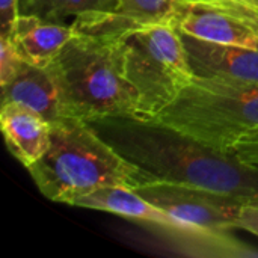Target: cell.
Segmentation results:
<instances>
[{
	"label": "cell",
	"mask_w": 258,
	"mask_h": 258,
	"mask_svg": "<svg viewBox=\"0 0 258 258\" xmlns=\"http://www.w3.org/2000/svg\"><path fill=\"white\" fill-rule=\"evenodd\" d=\"M150 183H172L258 200V165L212 148L156 119L107 116L88 121Z\"/></svg>",
	"instance_id": "1"
},
{
	"label": "cell",
	"mask_w": 258,
	"mask_h": 258,
	"mask_svg": "<svg viewBox=\"0 0 258 258\" xmlns=\"http://www.w3.org/2000/svg\"><path fill=\"white\" fill-rule=\"evenodd\" d=\"M27 171L45 198L68 206L101 187L138 189L148 184L141 169L103 139L91 122L70 116L51 122L50 148Z\"/></svg>",
	"instance_id": "2"
},
{
	"label": "cell",
	"mask_w": 258,
	"mask_h": 258,
	"mask_svg": "<svg viewBox=\"0 0 258 258\" xmlns=\"http://www.w3.org/2000/svg\"><path fill=\"white\" fill-rule=\"evenodd\" d=\"M47 68L60 92L62 116L138 118V92L125 77L121 39L77 32Z\"/></svg>",
	"instance_id": "3"
},
{
	"label": "cell",
	"mask_w": 258,
	"mask_h": 258,
	"mask_svg": "<svg viewBox=\"0 0 258 258\" xmlns=\"http://www.w3.org/2000/svg\"><path fill=\"white\" fill-rule=\"evenodd\" d=\"M154 119L212 148L231 151L258 128V85L195 76Z\"/></svg>",
	"instance_id": "4"
},
{
	"label": "cell",
	"mask_w": 258,
	"mask_h": 258,
	"mask_svg": "<svg viewBox=\"0 0 258 258\" xmlns=\"http://www.w3.org/2000/svg\"><path fill=\"white\" fill-rule=\"evenodd\" d=\"M125 77L138 92V118H157L195 77L174 24L135 30L121 38Z\"/></svg>",
	"instance_id": "5"
},
{
	"label": "cell",
	"mask_w": 258,
	"mask_h": 258,
	"mask_svg": "<svg viewBox=\"0 0 258 258\" xmlns=\"http://www.w3.org/2000/svg\"><path fill=\"white\" fill-rule=\"evenodd\" d=\"M135 190L175 219L186 236L228 245L231 239L227 233L237 228L246 203L230 195L172 183H150Z\"/></svg>",
	"instance_id": "6"
},
{
	"label": "cell",
	"mask_w": 258,
	"mask_h": 258,
	"mask_svg": "<svg viewBox=\"0 0 258 258\" xmlns=\"http://www.w3.org/2000/svg\"><path fill=\"white\" fill-rule=\"evenodd\" d=\"M172 24L180 33L203 41L258 48V36L251 27L216 0H184Z\"/></svg>",
	"instance_id": "7"
},
{
	"label": "cell",
	"mask_w": 258,
	"mask_h": 258,
	"mask_svg": "<svg viewBox=\"0 0 258 258\" xmlns=\"http://www.w3.org/2000/svg\"><path fill=\"white\" fill-rule=\"evenodd\" d=\"M184 0H119L115 11L83 21H71L77 32L121 39L125 35L160 24H172Z\"/></svg>",
	"instance_id": "8"
},
{
	"label": "cell",
	"mask_w": 258,
	"mask_h": 258,
	"mask_svg": "<svg viewBox=\"0 0 258 258\" xmlns=\"http://www.w3.org/2000/svg\"><path fill=\"white\" fill-rule=\"evenodd\" d=\"M180 35L195 76L225 77L258 85V48L216 44Z\"/></svg>",
	"instance_id": "9"
},
{
	"label": "cell",
	"mask_w": 258,
	"mask_h": 258,
	"mask_svg": "<svg viewBox=\"0 0 258 258\" xmlns=\"http://www.w3.org/2000/svg\"><path fill=\"white\" fill-rule=\"evenodd\" d=\"M0 128L9 153L29 169L50 148L51 122L23 104L2 103Z\"/></svg>",
	"instance_id": "10"
},
{
	"label": "cell",
	"mask_w": 258,
	"mask_h": 258,
	"mask_svg": "<svg viewBox=\"0 0 258 258\" xmlns=\"http://www.w3.org/2000/svg\"><path fill=\"white\" fill-rule=\"evenodd\" d=\"M77 33L73 23H56L33 15H20L8 36L21 59L30 65L47 67Z\"/></svg>",
	"instance_id": "11"
},
{
	"label": "cell",
	"mask_w": 258,
	"mask_h": 258,
	"mask_svg": "<svg viewBox=\"0 0 258 258\" xmlns=\"http://www.w3.org/2000/svg\"><path fill=\"white\" fill-rule=\"evenodd\" d=\"M74 207L112 213L125 219L151 224L166 231H175L180 233L181 236H186L184 230L180 227V224L175 219H172L162 209H159L157 206L145 200L139 192L130 187L109 186V187L97 189L79 198L74 203Z\"/></svg>",
	"instance_id": "12"
},
{
	"label": "cell",
	"mask_w": 258,
	"mask_h": 258,
	"mask_svg": "<svg viewBox=\"0 0 258 258\" xmlns=\"http://www.w3.org/2000/svg\"><path fill=\"white\" fill-rule=\"evenodd\" d=\"M18 103L50 122L62 118L60 92L47 67L23 63L18 74L2 86V103Z\"/></svg>",
	"instance_id": "13"
},
{
	"label": "cell",
	"mask_w": 258,
	"mask_h": 258,
	"mask_svg": "<svg viewBox=\"0 0 258 258\" xmlns=\"http://www.w3.org/2000/svg\"><path fill=\"white\" fill-rule=\"evenodd\" d=\"M119 0H20V15L67 23L83 21L116 9Z\"/></svg>",
	"instance_id": "14"
},
{
	"label": "cell",
	"mask_w": 258,
	"mask_h": 258,
	"mask_svg": "<svg viewBox=\"0 0 258 258\" xmlns=\"http://www.w3.org/2000/svg\"><path fill=\"white\" fill-rule=\"evenodd\" d=\"M24 60L8 36L0 35V86L11 82L21 70Z\"/></svg>",
	"instance_id": "15"
},
{
	"label": "cell",
	"mask_w": 258,
	"mask_h": 258,
	"mask_svg": "<svg viewBox=\"0 0 258 258\" xmlns=\"http://www.w3.org/2000/svg\"><path fill=\"white\" fill-rule=\"evenodd\" d=\"M222 8L236 15L245 24L251 27V30L258 36V8L254 5H248L240 0H216Z\"/></svg>",
	"instance_id": "16"
},
{
	"label": "cell",
	"mask_w": 258,
	"mask_h": 258,
	"mask_svg": "<svg viewBox=\"0 0 258 258\" xmlns=\"http://www.w3.org/2000/svg\"><path fill=\"white\" fill-rule=\"evenodd\" d=\"M240 159L249 163L258 165V128L246 133L231 150Z\"/></svg>",
	"instance_id": "17"
},
{
	"label": "cell",
	"mask_w": 258,
	"mask_h": 258,
	"mask_svg": "<svg viewBox=\"0 0 258 258\" xmlns=\"http://www.w3.org/2000/svg\"><path fill=\"white\" fill-rule=\"evenodd\" d=\"M237 228L248 231L258 237V200L255 201H246L242 207Z\"/></svg>",
	"instance_id": "18"
},
{
	"label": "cell",
	"mask_w": 258,
	"mask_h": 258,
	"mask_svg": "<svg viewBox=\"0 0 258 258\" xmlns=\"http://www.w3.org/2000/svg\"><path fill=\"white\" fill-rule=\"evenodd\" d=\"M20 17V0H0V35H8Z\"/></svg>",
	"instance_id": "19"
},
{
	"label": "cell",
	"mask_w": 258,
	"mask_h": 258,
	"mask_svg": "<svg viewBox=\"0 0 258 258\" xmlns=\"http://www.w3.org/2000/svg\"><path fill=\"white\" fill-rule=\"evenodd\" d=\"M240 2H245V3H248V5H254V6H257L258 8V0H240Z\"/></svg>",
	"instance_id": "20"
}]
</instances>
